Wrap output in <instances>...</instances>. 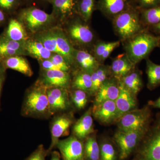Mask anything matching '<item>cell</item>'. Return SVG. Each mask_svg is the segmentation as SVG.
Here are the masks:
<instances>
[{"label":"cell","instance_id":"6da1fadb","mask_svg":"<svg viewBox=\"0 0 160 160\" xmlns=\"http://www.w3.org/2000/svg\"><path fill=\"white\" fill-rule=\"evenodd\" d=\"M47 87L38 79L26 90L21 114L25 118L48 119L52 117Z\"/></svg>","mask_w":160,"mask_h":160},{"label":"cell","instance_id":"7a4b0ae2","mask_svg":"<svg viewBox=\"0 0 160 160\" xmlns=\"http://www.w3.org/2000/svg\"><path fill=\"white\" fill-rule=\"evenodd\" d=\"M32 37L41 42L52 53L59 54L65 58L74 68L75 48L66 35L62 27L55 26L39 32Z\"/></svg>","mask_w":160,"mask_h":160},{"label":"cell","instance_id":"3957f363","mask_svg":"<svg viewBox=\"0 0 160 160\" xmlns=\"http://www.w3.org/2000/svg\"><path fill=\"white\" fill-rule=\"evenodd\" d=\"M160 36L152 34L147 29L143 30L123 42L125 53L135 65L148 58L150 53L159 46Z\"/></svg>","mask_w":160,"mask_h":160},{"label":"cell","instance_id":"277c9868","mask_svg":"<svg viewBox=\"0 0 160 160\" xmlns=\"http://www.w3.org/2000/svg\"><path fill=\"white\" fill-rule=\"evenodd\" d=\"M134 151L132 160H160V112L153 118Z\"/></svg>","mask_w":160,"mask_h":160},{"label":"cell","instance_id":"5b68a950","mask_svg":"<svg viewBox=\"0 0 160 160\" xmlns=\"http://www.w3.org/2000/svg\"><path fill=\"white\" fill-rule=\"evenodd\" d=\"M63 26V30L75 49L87 50L96 42L92 29L78 15Z\"/></svg>","mask_w":160,"mask_h":160},{"label":"cell","instance_id":"8992f818","mask_svg":"<svg viewBox=\"0 0 160 160\" xmlns=\"http://www.w3.org/2000/svg\"><path fill=\"white\" fill-rule=\"evenodd\" d=\"M112 20L114 31L123 42L146 29L138 12L132 6Z\"/></svg>","mask_w":160,"mask_h":160},{"label":"cell","instance_id":"52a82bcc","mask_svg":"<svg viewBox=\"0 0 160 160\" xmlns=\"http://www.w3.org/2000/svg\"><path fill=\"white\" fill-rule=\"evenodd\" d=\"M18 19L22 23L28 33L32 35V36L56 26L55 25L56 20L52 14H48L34 7L23 9L20 12Z\"/></svg>","mask_w":160,"mask_h":160},{"label":"cell","instance_id":"ba28073f","mask_svg":"<svg viewBox=\"0 0 160 160\" xmlns=\"http://www.w3.org/2000/svg\"><path fill=\"white\" fill-rule=\"evenodd\" d=\"M152 120L151 107L147 105L127 112L117 122L118 130L129 131L147 128Z\"/></svg>","mask_w":160,"mask_h":160},{"label":"cell","instance_id":"9c48e42d","mask_svg":"<svg viewBox=\"0 0 160 160\" xmlns=\"http://www.w3.org/2000/svg\"><path fill=\"white\" fill-rule=\"evenodd\" d=\"M149 127L132 131L118 130L114 134V140L119 149L120 160L126 159L134 151Z\"/></svg>","mask_w":160,"mask_h":160},{"label":"cell","instance_id":"30bf717a","mask_svg":"<svg viewBox=\"0 0 160 160\" xmlns=\"http://www.w3.org/2000/svg\"><path fill=\"white\" fill-rule=\"evenodd\" d=\"M74 123V117L71 112H66L54 116L50 123L51 142L49 149H47L48 153L56 146L60 138L68 131Z\"/></svg>","mask_w":160,"mask_h":160},{"label":"cell","instance_id":"8fae6325","mask_svg":"<svg viewBox=\"0 0 160 160\" xmlns=\"http://www.w3.org/2000/svg\"><path fill=\"white\" fill-rule=\"evenodd\" d=\"M47 94L52 116L68 112L71 107L69 89L61 87L47 88Z\"/></svg>","mask_w":160,"mask_h":160},{"label":"cell","instance_id":"7c38bea8","mask_svg":"<svg viewBox=\"0 0 160 160\" xmlns=\"http://www.w3.org/2000/svg\"><path fill=\"white\" fill-rule=\"evenodd\" d=\"M63 160H84V144L82 140L72 135L64 140H59L56 146Z\"/></svg>","mask_w":160,"mask_h":160},{"label":"cell","instance_id":"4fadbf2b","mask_svg":"<svg viewBox=\"0 0 160 160\" xmlns=\"http://www.w3.org/2000/svg\"><path fill=\"white\" fill-rule=\"evenodd\" d=\"M38 79L47 88L61 87L69 89L71 88V73L67 72L41 69Z\"/></svg>","mask_w":160,"mask_h":160},{"label":"cell","instance_id":"5bb4252c","mask_svg":"<svg viewBox=\"0 0 160 160\" xmlns=\"http://www.w3.org/2000/svg\"><path fill=\"white\" fill-rule=\"evenodd\" d=\"M52 12L56 22L62 25L78 15L76 0H51Z\"/></svg>","mask_w":160,"mask_h":160},{"label":"cell","instance_id":"9a60e30c","mask_svg":"<svg viewBox=\"0 0 160 160\" xmlns=\"http://www.w3.org/2000/svg\"><path fill=\"white\" fill-rule=\"evenodd\" d=\"M92 110V116L100 122L109 124L118 122V112L115 101L109 100L93 105Z\"/></svg>","mask_w":160,"mask_h":160},{"label":"cell","instance_id":"2e32d148","mask_svg":"<svg viewBox=\"0 0 160 160\" xmlns=\"http://www.w3.org/2000/svg\"><path fill=\"white\" fill-rule=\"evenodd\" d=\"M119 91V81L112 77L108 78L95 95L94 105L109 100L115 101L118 96Z\"/></svg>","mask_w":160,"mask_h":160},{"label":"cell","instance_id":"e0dca14e","mask_svg":"<svg viewBox=\"0 0 160 160\" xmlns=\"http://www.w3.org/2000/svg\"><path fill=\"white\" fill-rule=\"evenodd\" d=\"M74 68L91 74L101 64L87 49H75Z\"/></svg>","mask_w":160,"mask_h":160},{"label":"cell","instance_id":"ac0fdd59","mask_svg":"<svg viewBox=\"0 0 160 160\" xmlns=\"http://www.w3.org/2000/svg\"><path fill=\"white\" fill-rule=\"evenodd\" d=\"M119 93L115 101L117 109L118 121L124 114L138 108L136 96L125 88L119 81Z\"/></svg>","mask_w":160,"mask_h":160},{"label":"cell","instance_id":"d6986e66","mask_svg":"<svg viewBox=\"0 0 160 160\" xmlns=\"http://www.w3.org/2000/svg\"><path fill=\"white\" fill-rule=\"evenodd\" d=\"M25 42H15L6 38L3 33L1 35L0 62L15 56L27 55L25 50Z\"/></svg>","mask_w":160,"mask_h":160},{"label":"cell","instance_id":"ffe728a7","mask_svg":"<svg viewBox=\"0 0 160 160\" xmlns=\"http://www.w3.org/2000/svg\"><path fill=\"white\" fill-rule=\"evenodd\" d=\"M136 65L130 61L126 53L119 55L112 60L109 66L112 77L120 81L135 69Z\"/></svg>","mask_w":160,"mask_h":160},{"label":"cell","instance_id":"44dd1931","mask_svg":"<svg viewBox=\"0 0 160 160\" xmlns=\"http://www.w3.org/2000/svg\"><path fill=\"white\" fill-rule=\"evenodd\" d=\"M94 132L92 110L90 107L72 126L73 135L80 140H86Z\"/></svg>","mask_w":160,"mask_h":160},{"label":"cell","instance_id":"7402d4cb","mask_svg":"<svg viewBox=\"0 0 160 160\" xmlns=\"http://www.w3.org/2000/svg\"><path fill=\"white\" fill-rule=\"evenodd\" d=\"M131 6L128 0H99L97 6L103 14L112 20Z\"/></svg>","mask_w":160,"mask_h":160},{"label":"cell","instance_id":"603a6c76","mask_svg":"<svg viewBox=\"0 0 160 160\" xmlns=\"http://www.w3.org/2000/svg\"><path fill=\"white\" fill-rule=\"evenodd\" d=\"M3 34L9 39L15 42H25L32 37L30 36L22 23L18 19L9 20L8 26Z\"/></svg>","mask_w":160,"mask_h":160},{"label":"cell","instance_id":"cb8c5ba5","mask_svg":"<svg viewBox=\"0 0 160 160\" xmlns=\"http://www.w3.org/2000/svg\"><path fill=\"white\" fill-rule=\"evenodd\" d=\"M25 48L27 55L36 59L38 62L49 59L52 54L42 43L33 37L25 42Z\"/></svg>","mask_w":160,"mask_h":160},{"label":"cell","instance_id":"d4e9b609","mask_svg":"<svg viewBox=\"0 0 160 160\" xmlns=\"http://www.w3.org/2000/svg\"><path fill=\"white\" fill-rule=\"evenodd\" d=\"M24 56H15L5 59L0 63L6 69H11L27 77L32 76L33 71L29 62Z\"/></svg>","mask_w":160,"mask_h":160},{"label":"cell","instance_id":"484cf974","mask_svg":"<svg viewBox=\"0 0 160 160\" xmlns=\"http://www.w3.org/2000/svg\"><path fill=\"white\" fill-rule=\"evenodd\" d=\"M119 82L135 96L141 91L143 86L141 73L138 70L135 69L123 77Z\"/></svg>","mask_w":160,"mask_h":160},{"label":"cell","instance_id":"4316f807","mask_svg":"<svg viewBox=\"0 0 160 160\" xmlns=\"http://www.w3.org/2000/svg\"><path fill=\"white\" fill-rule=\"evenodd\" d=\"M73 74L70 89L83 90L90 95L92 86L91 74L76 69L73 71Z\"/></svg>","mask_w":160,"mask_h":160},{"label":"cell","instance_id":"83f0119b","mask_svg":"<svg viewBox=\"0 0 160 160\" xmlns=\"http://www.w3.org/2000/svg\"><path fill=\"white\" fill-rule=\"evenodd\" d=\"M110 74L109 66L101 64L91 74L92 86L90 95H94L103 83L109 78Z\"/></svg>","mask_w":160,"mask_h":160},{"label":"cell","instance_id":"f1b7e54d","mask_svg":"<svg viewBox=\"0 0 160 160\" xmlns=\"http://www.w3.org/2000/svg\"><path fill=\"white\" fill-rule=\"evenodd\" d=\"M146 60L147 87L149 90H152L160 86V65L152 62L149 58Z\"/></svg>","mask_w":160,"mask_h":160},{"label":"cell","instance_id":"f546056e","mask_svg":"<svg viewBox=\"0 0 160 160\" xmlns=\"http://www.w3.org/2000/svg\"><path fill=\"white\" fill-rule=\"evenodd\" d=\"M84 153L87 160H99L100 149L95 136L90 135L86 139Z\"/></svg>","mask_w":160,"mask_h":160},{"label":"cell","instance_id":"4dcf8cb0","mask_svg":"<svg viewBox=\"0 0 160 160\" xmlns=\"http://www.w3.org/2000/svg\"><path fill=\"white\" fill-rule=\"evenodd\" d=\"M96 7L95 0H79L77 1L78 15L88 23L91 19Z\"/></svg>","mask_w":160,"mask_h":160},{"label":"cell","instance_id":"1f68e13d","mask_svg":"<svg viewBox=\"0 0 160 160\" xmlns=\"http://www.w3.org/2000/svg\"><path fill=\"white\" fill-rule=\"evenodd\" d=\"M141 21L144 26L151 27L160 22V5L150 9H142Z\"/></svg>","mask_w":160,"mask_h":160},{"label":"cell","instance_id":"d6a6232c","mask_svg":"<svg viewBox=\"0 0 160 160\" xmlns=\"http://www.w3.org/2000/svg\"><path fill=\"white\" fill-rule=\"evenodd\" d=\"M89 95L88 92L80 89H69V96L72 105L78 110H81L86 107L88 102Z\"/></svg>","mask_w":160,"mask_h":160},{"label":"cell","instance_id":"836d02e7","mask_svg":"<svg viewBox=\"0 0 160 160\" xmlns=\"http://www.w3.org/2000/svg\"><path fill=\"white\" fill-rule=\"evenodd\" d=\"M52 63L62 71L71 72L72 71V66L69 65L65 58L59 54L52 53L51 58H49Z\"/></svg>","mask_w":160,"mask_h":160},{"label":"cell","instance_id":"e575fe53","mask_svg":"<svg viewBox=\"0 0 160 160\" xmlns=\"http://www.w3.org/2000/svg\"><path fill=\"white\" fill-rule=\"evenodd\" d=\"M100 154L102 160H115L116 158L115 150L111 143H103L100 149Z\"/></svg>","mask_w":160,"mask_h":160},{"label":"cell","instance_id":"d590c367","mask_svg":"<svg viewBox=\"0 0 160 160\" xmlns=\"http://www.w3.org/2000/svg\"><path fill=\"white\" fill-rule=\"evenodd\" d=\"M111 42L96 41L92 47V53L100 63V60L103 53L111 45Z\"/></svg>","mask_w":160,"mask_h":160},{"label":"cell","instance_id":"8d00e7d4","mask_svg":"<svg viewBox=\"0 0 160 160\" xmlns=\"http://www.w3.org/2000/svg\"><path fill=\"white\" fill-rule=\"evenodd\" d=\"M48 154V151L44 148V146L39 145L26 160H46V156Z\"/></svg>","mask_w":160,"mask_h":160},{"label":"cell","instance_id":"74e56055","mask_svg":"<svg viewBox=\"0 0 160 160\" xmlns=\"http://www.w3.org/2000/svg\"><path fill=\"white\" fill-rule=\"evenodd\" d=\"M137 2L142 9H150L160 5V0H137Z\"/></svg>","mask_w":160,"mask_h":160},{"label":"cell","instance_id":"f35d334b","mask_svg":"<svg viewBox=\"0 0 160 160\" xmlns=\"http://www.w3.org/2000/svg\"><path fill=\"white\" fill-rule=\"evenodd\" d=\"M120 41H115V42H111V45L107 48L106 51L104 52L101 59L100 60V63L101 64H103L102 63L104 61L109 57V56L111 55L112 52L116 48L119 47L120 46Z\"/></svg>","mask_w":160,"mask_h":160},{"label":"cell","instance_id":"ab89813d","mask_svg":"<svg viewBox=\"0 0 160 160\" xmlns=\"http://www.w3.org/2000/svg\"><path fill=\"white\" fill-rule=\"evenodd\" d=\"M17 0H0V9L9 11L14 7Z\"/></svg>","mask_w":160,"mask_h":160},{"label":"cell","instance_id":"60d3db41","mask_svg":"<svg viewBox=\"0 0 160 160\" xmlns=\"http://www.w3.org/2000/svg\"><path fill=\"white\" fill-rule=\"evenodd\" d=\"M6 69L0 63V105H1V97L2 89L6 77Z\"/></svg>","mask_w":160,"mask_h":160},{"label":"cell","instance_id":"b9f144b4","mask_svg":"<svg viewBox=\"0 0 160 160\" xmlns=\"http://www.w3.org/2000/svg\"><path fill=\"white\" fill-rule=\"evenodd\" d=\"M148 105L150 107L160 109V97L155 101H149Z\"/></svg>","mask_w":160,"mask_h":160},{"label":"cell","instance_id":"7bdbcfd3","mask_svg":"<svg viewBox=\"0 0 160 160\" xmlns=\"http://www.w3.org/2000/svg\"><path fill=\"white\" fill-rule=\"evenodd\" d=\"M6 21V15L4 12L0 9V26L3 25Z\"/></svg>","mask_w":160,"mask_h":160},{"label":"cell","instance_id":"ee69618b","mask_svg":"<svg viewBox=\"0 0 160 160\" xmlns=\"http://www.w3.org/2000/svg\"><path fill=\"white\" fill-rule=\"evenodd\" d=\"M150 27L152 29V31L155 32L156 34H158V36H160V22Z\"/></svg>","mask_w":160,"mask_h":160},{"label":"cell","instance_id":"f6af8a7d","mask_svg":"<svg viewBox=\"0 0 160 160\" xmlns=\"http://www.w3.org/2000/svg\"><path fill=\"white\" fill-rule=\"evenodd\" d=\"M51 160H62L60 155L58 152L54 151L52 153Z\"/></svg>","mask_w":160,"mask_h":160},{"label":"cell","instance_id":"bcb514c9","mask_svg":"<svg viewBox=\"0 0 160 160\" xmlns=\"http://www.w3.org/2000/svg\"><path fill=\"white\" fill-rule=\"evenodd\" d=\"M159 47H160V43L159 46Z\"/></svg>","mask_w":160,"mask_h":160},{"label":"cell","instance_id":"7dc6e473","mask_svg":"<svg viewBox=\"0 0 160 160\" xmlns=\"http://www.w3.org/2000/svg\"><path fill=\"white\" fill-rule=\"evenodd\" d=\"M49 1H51V0H49Z\"/></svg>","mask_w":160,"mask_h":160}]
</instances>
